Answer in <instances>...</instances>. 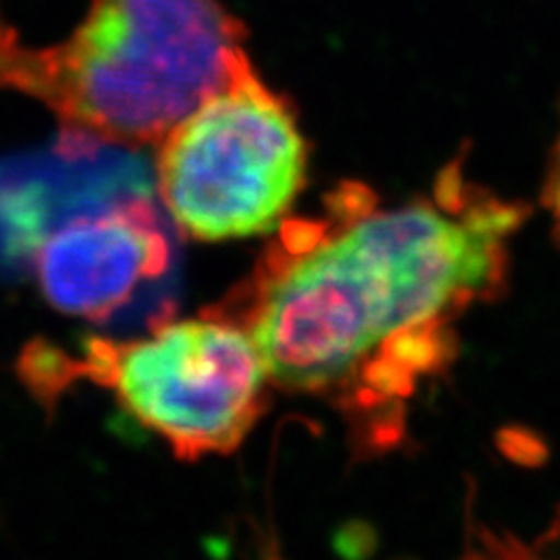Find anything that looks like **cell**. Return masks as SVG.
I'll return each mask as SVG.
<instances>
[{
  "label": "cell",
  "instance_id": "277c9868",
  "mask_svg": "<svg viewBox=\"0 0 560 560\" xmlns=\"http://www.w3.org/2000/svg\"><path fill=\"white\" fill-rule=\"evenodd\" d=\"M156 148V195L185 238L222 243L278 230L306 180L290 103L241 51L218 90Z\"/></svg>",
  "mask_w": 560,
  "mask_h": 560
},
{
  "label": "cell",
  "instance_id": "6da1fadb",
  "mask_svg": "<svg viewBox=\"0 0 560 560\" xmlns=\"http://www.w3.org/2000/svg\"><path fill=\"white\" fill-rule=\"evenodd\" d=\"M521 210L467 187L329 220L280 222L255 269L210 313L255 343L273 388L393 395V362L425 372L448 320L493 292Z\"/></svg>",
  "mask_w": 560,
  "mask_h": 560
},
{
  "label": "cell",
  "instance_id": "8992f818",
  "mask_svg": "<svg viewBox=\"0 0 560 560\" xmlns=\"http://www.w3.org/2000/svg\"><path fill=\"white\" fill-rule=\"evenodd\" d=\"M545 203L551 213L553 230L560 241V131H558L556 145L551 152V162H549V173H547V183H545Z\"/></svg>",
  "mask_w": 560,
  "mask_h": 560
},
{
  "label": "cell",
  "instance_id": "7a4b0ae2",
  "mask_svg": "<svg viewBox=\"0 0 560 560\" xmlns=\"http://www.w3.org/2000/svg\"><path fill=\"white\" fill-rule=\"evenodd\" d=\"M243 49L245 26L222 0H90L51 45H28L0 14V92L45 105L63 148H154Z\"/></svg>",
  "mask_w": 560,
  "mask_h": 560
},
{
  "label": "cell",
  "instance_id": "5b68a950",
  "mask_svg": "<svg viewBox=\"0 0 560 560\" xmlns=\"http://www.w3.org/2000/svg\"><path fill=\"white\" fill-rule=\"evenodd\" d=\"M171 259L166 230L143 197L78 215L31 243V267L45 300L66 315L96 323L162 278Z\"/></svg>",
  "mask_w": 560,
  "mask_h": 560
},
{
  "label": "cell",
  "instance_id": "3957f363",
  "mask_svg": "<svg viewBox=\"0 0 560 560\" xmlns=\"http://www.w3.org/2000/svg\"><path fill=\"white\" fill-rule=\"evenodd\" d=\"M16 372L45 407L80 383L108 390L187 463L234 453L265 416L271 385L250 337L208 308L195 318L164 311L138 339H35Z\"/></svg>",
  "mask_w": 560,
  "mask_h": 560
}]
</instances>
